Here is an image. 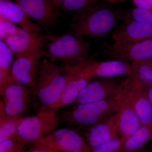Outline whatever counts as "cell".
<instances>
[{"instance_id": "obj_1", "label": "cell", "mask_w": 152, "mask_h": 152, "mask_svg": "<svg viewBox=\"0 0 152 152\" xmlns=\"http://www.w3.org/2000/svg\"><path fill=\"white\" fill-rule=\"evenodd\" d=\"M120 17L110 7L95 5L79 13L71 28L82 37H104L113 31Z\"/></svg>"}, {"instance_id": "obj_2", "label": "cell", "mask_w": 152, "mask_h": 152, "mask_svg": "<svg viewBox=\"0 0 152 152\" xmlns=\"http://www.w3.org/2000/svg\"><path fill=\"white\" fill-rule=\"evenodd\" d=\"M65 73L79 78L113 77L132 73L131 63L120 60L98 61L92 58L61 66Z\"/></svg>"}, {"instance_id": "obj_3", "label": "cell", "mask_w": 152, "mask_h": 152, "mask_svg": "<svg viewBox=\"0 0 152 152\" xmlns=\"http://www.w3.org/2000/svg\"><path fill=\"white\" fill-rule=\"evenodd\" d=\"M79 78L65 73L61 67L45 59L41 62L37 85V96L44 106L56 103L66 85Z\"/></svg>"}, {"instance_id": "obj_4", "label": "cell", "mask_w": 152, "mask_h": 152, "mask_svg": "<svg viewBox=\"0 0 152 152\" xmlns=\"http://www.w3.org/2000/svg\"><path fill=\"white\" fill-rule=\"evenodd\" d=\"M118 96L75 105L62 116L67 124L82 129L95 124L118 111Z\"/></svg>"}, {"instance_id": "obj_5", "label": "cell", "mask_w": 152, "mask_h": 152, "mask_svg": "<svg viewBox=\"0 0 152 152\" xmlns=\"http://www.w3.org/2000/svg\"><path fill=\"white\" fill-rule=\"evenodd\" d=\"M45 56L54 62L58 60L64 64L82 61L88 58L90 45L83 37L72 34L60 36H48Z\"/></svg>"}, {"instance_id": "obj_6", "label": "cell", "mask_w": 152, "mask_h": 152, "mask_svg": "<svg viewBox=\"0 0 152 152\" xmlns=\"http://www.w3.org/2000/svg\"><path fill=\"white\" fill-rule=\"evenodd\" d=\"M59 120L56 110L43 105L34 115L23 119L16 137L26 143H33L56 129Z\"/></svg>"}, {"instance_id": "obj_7", "label": "cell", "mask_w": 152, "mask_h": 152, "mask_svg": "<svg viewBox=\"0 0 152 152\" xmlns=\"http://www.w3.org/2000/svg\"><path fill=\"white\" fill-rule=\"evenodd\" d=\"M0 94L6 113L10 116H21L28 109L34 95L29 88L11 75L0 82Z\"/></svg>"}, {"instance_id": "obj_8", "label": "cell", "mask_w": 152, "mask_h": 152, "mask_svg": "<svg viewBox=\"0 0 152 152\" xmlns=\"http://www.w3.org/2000/svg\"><path fill=\"white\" fill-rule=\"evenodd\" d=\"M45 55L44 51L15 54L11 67V75L29 88L35 96H37L41 59Z\"/></svg>"}, {"instance_id": "obj_9", "label": "cell", "mask_w": 152, "mask_h": 152, "mask_svg": "<svg viewBox=\"0 0 152 152\" xmlns=\"http://www.w3.org/2000/svg\"><path fill=\"white\" fill-rule=\"evenodd\" d=\"M134 109L143 126H152V104L145 84L132 75L126 76L120 94Z\"/></svg>"}, {"instance_id": "obj_10", "label": "cell", "mask_w": 152, "mask_h": 152, "mask_svg": "<svg viewBox=\"0 0 152 152\" xmlns=\"http://www.w3.org/2000/svg\"><path fill=\"white\" fill-rule=\"evenodd\" d=\"M124 82L125 78L120 77L91 80L82 90L72 105L98 102L118 96L123 90Z\"/></svg>"}, {"instance_id": "obj_11", "label": "cell", "mask_w": 152, "mask_h": 152, "mask_svg": "<svg viewBox=\"0 0 152 152\" xmlns=\"http://www.w3.org/2000/svg\"><path fill=\"white\" fill-rule=\"evenodd\" d=\"M33 143L49 149L61 151L91 149L78 131L69 128L55 130Z\"/></svg>"}, {"instance_id": "obj_12", "label": "cell", "mask_w": 152, "mask_h": 152, "mask_svg": "<svg viewBox=\"0 0 152 152\" xmlns=\"http://www.w3.org/2000/svg\"><path fill=\"white\" fill-rule=\"evenodd\" d=\"M152 38V25L124 18V21L112 34L113 44L124 46Z\"/></svg>"}, {"instance_id": "obj_13", "label": "cell", "mask_w": 152, "mask_h": 152, "mask_svg": "<svg viewBox=\"0 0 152 152\" xmlns=\"http://www.w3.org/2000/svg\"><path fill=\"white\" fill-rule=\"evenodd\" d=\"M81 129L87 145L91 149L105 142L120 137L118 114L116 113L99 122Z\"/></svg>"}, {"instance_id": "obj_14", "label": "cell", "mask_w": 152, "mask_h": 152, "mask_svg": "<svg viewBox=\"0 0 152 152\" xmlns=\"http://www.w3.org/2000/svg\"><path fill=\"white\" fill-rule=\"evenodd\" d=\"M104 52L112 59L129 63L152 58V38L124 46L106 44Z\"/></svg>"}, {"instance_id": "obj_15", "label": "cell", "mask_w": 152, "mask_h": 152, "mask_svg": "<svg viewBox=\"0 0 152 152\" xmlns=\"http://www.w3.org/2000/svg\"><path fill=\"white\" fill-rule=\"evenodd\" d=\"M30 18L45 28L52 27L56 21L58 10L51 0H15Z\"/></svg>"}, {"instance_id": "obj_16", "label": "cell", "mask_w": 152, "mask_h": 152, "mask_svg": "<svg viewBox=\"0 0 152 152\" xmlns=\"http://www.w3.org/2000/svg\"><path fill=\"white\" fill-rule=\"evenodd\" d=\"M15 54L42 51L48 36L31 32L18 27L15 31L4 40Z\"/></svg>"}, {"instance_id": "obj_17", "label": "cell", "mask_w": 152, "mask_h": 152, "mask_svg": "<svg viewBox=\"0 0 152 152\" xmlns=\"http://www.w3.org/2000/svg\"><path fill=\"white\" fill-rule=\"evenodd\" d=\"M0 15L28 31L40 33L42 31L40 26L32 22L21 7L11 0H0Z\"/></svg>"}, {"instance_id": "obj_18", "label": "cell", "mask_w": 152, "mask_h": 152, "mask_svg": "<svg viewBox=\"0 0 152 152\" xmlns=\"http://www.w3.org/2000/svg\"><path fill=\"white\" fill-rule=\"evenodd\" d=\"M120 134L126 139L142 126L137 114L131 104L121 95L118 96V111Z\"/></svg>"}, {"instance_id": "obj_19", "label": "cell", "mask_w": 152, "mask_h": 152, "mask_svg": "<svg viewBox=\"0 0 152 152\" xmlns=\"http://www.w3.org/2000/svg\"><path fill=\"white\" fill-rule=\"evenodd\" d=\"M91 80L89 78H76L72 80L66 85L56 102L48 107L56 110L65 106L72 104L82 90Z\"/></svg>"}, {"instance_id": "obj_20", "label": "cell", "mask_w": 152, "mask_h": 152, "mask_svg": "<svg viewBox=\"0 0 152 152\" xmlns=\"http://www.w3.org/2000/svg\"><path fill=\"white\" fill-rule=\"evenodd\" d=\"M152 139V126L142 125L125 139L121 152H138Z\"/></svg>"}, {"instance_id": "obj_21", "label": "cell", "mask_w": 152, "mask_h": 152, "mask_svg": "<svg viewBox=\"0 0 152 152\" xmlns=\"http://www.w3.org/2000/svg\"><path fill=\"white\" fill-rule=\"evenodd\" d=\"M0 115V142L15 137L18 127L24 118L7 115L1 100Z\"/></svg>"}, {"instance_id": "obj_22", "label": "cell", "mask_w": 152, "mask_h": 152, "mask_svg": "<svg viewBox=\"0 0 152 152\" xmlns=\"http://www.w3.org/2000/svg\"><path fill=\"white\" fill-rule=\"evenodd\" d=\"M131 75L145 84H152V58L131 62Z\"/></svg>"}, {"instance_id": "obj_23", "label": "cell", "mask_w": 152, "mask_h": 152, "mask_svg": "<svg viewBox=\"0 0 152 152\" xmlns=\"http://www.w3.org/2000/svg\"><path fill=\"white\" fill-rule=\"evenodd\" d=\"M13 52L5 42L0 41V82L11 75Z\"/></svg>"}, {"instance_id": "obj_24", "label": "cell", "mask_w": 152, "mask_h": 152, "mask_svg": "<svg viewBox=\"0 0 152 152\" xmlns=\"http://www.w3.org/2000/svg\"><path fill=\"white\" fill-rule=\"evenodd\" d=\"M99 0H64L61 8L66 11L80 13L92 7Z\"/></svg>"}, {"instance_id": "obj_25", "label": "cell", "mask_w": 152, "mask_h": 152, "mask_svg": "<svg viewBox=\"0 0 152 152\" xmlns=\"http://www.w3.org/2000/svg\"><path fill=\"white\" fill-rule=\"evenodd\" d=\"M125 140L121 137L113 139L91 149L90 152H121Z\"/></svg>"}, {"instance_id": "obj_26", "label": "cell", "mask_w": 152, "mask_h": 152, "mask_svg": "<svg viewBox=\"0 0 152 152\" xmlns=\"http://www.w3.org/2000/svg\"><path fill=\"white\" fill-rule=\"evenodd\" d=\"M124 18L152 25V12L145 9L134 7L126 13Z\"/></svg>"}, {"instance_id": "obj_27", "label": "cell", "mask_w": 152, "mask_h": 152, "mask_svg": "<svg viewBox=\"0 0 152 152\" xmlns=\"http://www.w3.org/2000/svg\"><path fill=\"white\" fill-rule=\"evenodd\" d=\"M26 144L16 137L0 142V152H24Z\"/></svg>"}, {"instance_id": "obj_28", "label": "cell", "mask_w": 152, "mask_h": 152, "mask_svg": "<svg viewBox=\"0 0 152 152\" xmlns=\"http://www.w3.org/2000/svg\"><path fill=\"white\" fill-rule=\"evenodd\" d=\"M18 26L10 20L0 15V38L4 40L7 37L13 34Z\"/></svg>"}, {"instance_id": "obj_29", "label": "cell", "mask_w": 152, "mask_h": 152, "mask_svg": "<svg viewBox=\"0 0 152 152\" xmlns=\"http://www.w3.org/2000/svg\"><path fill=\"white\" fill-rule=\"evenodd\" d=\"M135 7L152 12V0H132Z\"/></svg>"}, {"instance_id": "obj_30", "label": "cell", "mask_w": 152, "mask_h": 152, "mask_svg": "<svg viewBox=\"0 0 152 152\" xmlns=\"http://www.w3.org/2000/svg\"><path fill=\"white\" fill-rule=\"evenodd\" d=\"M24 152H47V151L40 146L34 145V146L31 148L27 151L25 150Z\"/></svg>"}, {"instance_id": "obj_31", "label": "cell", "mask_w": 152, "mask_h": 152, "mask_svg": "<svg viewBox=\"0 0 152 152\" xmlns=\"http://www.w3.org/2000/svg\"><path fill=\"white\" fill-rule=\"evenodd\" d=\"M44 149L45 151H46L47 152H90L91 149L89 150H81L78 151H56V150H53L49 149L46 148L42 146H41Z\"/></svg>"}, {"instance_id": "obj_32", "label": "cell", "mask_w": 152, "mask_h": 152, "mask_svg": "<svg viewBox=\"0 0 152 152\" xmlns=\"http://www.w3.org/2000/svg\"><path fill=\"white\" fill-rule=\"evenodd\" d=\"M145 85L146 88L148 96L152 104V84L146 85L145 84Z\"/></svg>"}, {"instance_id": "obj_33", "label": "cell", "mask_w": 152, "mask_h": 152, "mask_svg": "<svg viewBox=\"0 0 152 152\" xmlns=\"http://www.w3.org/2000/svg\"><path fill=\"white\" fill-rule=\"evenodd\" d=\"M51 1L57 10H58L59 9H61V5L64 0H51Z\"/></svg>"}, {"instance_id": "obj_34", "label": "cell", "mask_w": 152, "mask_h": 152, "mask_svg": "<svg viewBox=\"0 0 152 152\" xmlns=\"http://www.w3.org/2000/svg\"><path fill=\"white\" fill-rule=\"evenodd\" d=\"M105 1L109 2L114 3L120 2L125 1H127V0H105Z\"/></svg>"}, {"instance_id": "obj_35", "label": "cell", "mask_w": 152, "mask_h": 152, "mask_svg": "<svg viewBox=\"0 0 152 152\" xmlns=\"http://www.w3.org/2000/svg\"><path fill=\"white\" fill-rule=\"evenodd\" d=\"M151 142V145H150L149 149L148 152H152V139Z\"/></svg>"}]
</instances>
